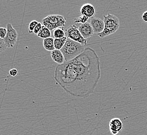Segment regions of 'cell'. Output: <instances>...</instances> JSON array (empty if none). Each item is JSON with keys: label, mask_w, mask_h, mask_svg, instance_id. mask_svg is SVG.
<instances>
[{"label": "cell", "mask_w": 147, "mask_h": 135, "mask_svg": "<svg viewBox=\"0 0 147 135\" xmlns=\"http://www.w3.org/2000/svg\"><path fill=\"white\" fill-rule=\"evenodd\" d=\"M105 29L101 33L98 34L101 38H104L111 34L115 33L119 30L120 25L119 19L116 16L108 14L107 16L104 15Z\"/></svg>", "instance_id": "3957f363"}, {"label": "cell", "mask_w": 147, "mask_h": 135, "mask_svg": "<svg viewBox=\"0 0 147 135\" xmlns=\"http://www.w3.org/2000/svg\"><path fill=\"white\" fill-rule=\"evenodd\" d=\"M43 25H45L50 31H54L59 28H64L66 25L65 17L59 15H50L42 19Z\"/></svg>", "instance_id": "277c9868"}, {"label": "cell", "mask_w": 147, "mask_h": 135, "mask_svg": "<svg viewBox=\"0 0 147 135\" xmlns=\"http://www.w3.org/2000/svg\"><path fill=\"white\" fill-rule=\"evenodd\" d=\"M7 33V29L3 27L0 28V38L2 39H4Z\"/></svg>", "instance_id": "ac0fdd59"}, {"label": "cell", "mask_w": 147, "mask_h": 135, "mask_svg": "<svg viewBox=\"0 0 147 135\" xmlns=\"http://www.w3.org/2000/svg\"><path fill=\"white\" fill-rule=\"evenodd\" d=\"M7 48L5 44V43L4 42V39H0V51L1 53H2L4 51L6 50V49Z\"/></svg>", "instance_id": "d6986e66"}, {"label": "cell", "mask_w": 147, "mask_h": 135, "mask_svg": "<svg viewBox=\"0 0 147 135\" xmlns=\"http://www.w3.org/2000/svg\"><path fill=\"white\" fill-rule=\"evenodd\" d=\"M85 46L68 39L61 50L65 58V62H68L76 58L85 51Z\"/></svg>", "instance_id": "7a4b0ae2"}, {"label": "cell", "mask_w": 147, "mask_h": 135, "mask_svg": "<svg viewBox=\"0 0 147 135\" xmlns=\"http://www.w3.org/2000/svg\"><path fill=\"white\" fill-rule=\"evenodd\" d=\"M6 29L7 33L4 39L7 48H11L14 46L17 41L18 33L11 23H7Z\"/></svg>", "instance_id": "8992f818"}, {"label": "cell", "mask_w": 147, "mask_h": 135, "mask_svg": "<svg viewBox=\"0 0 147 135\" xmlns=\"http://www.w3.org/2000/svg\"><path fill=\"white\" fill-rule=\"evenodd\" d=\"M53 35L54 39H59L66 37V32L64 28H59L55 29L53 32Z\"/></svg>", "instance_id": "9a60e30c"}, {"label": "cell", "mask_w": 147, "mask_h": 135, "mask_svg": "<svg viewBox=\"0 0 147 135\" xmlns=\"http://www.w3.org/2000/svg\"><path fill=\"white\" fill-rule=\"evenodd\" d=\"M43 25H42L41 23H39L38 24L36 25V28H34V34L37 35V34L39 33L40 31L41 30L42 28Z\"/></svg>", "instance_id": "ffe728a7"}, {"label": "cell", "mask_w": 147, "mask_h": 135, "mask_svg": "<svg viewBox=\"0 0 147 135\" xmlns=\"http://www.w3.org/2000/svg\"><path fill=\"white\" fill-rule=\"evenodd\" d=\"M110 132L112 135H119L123 129V124L119 118H113L111 120L109 124Z\"/></svg>", "instance_id": "52a82bcc"}, {"label": "cell", "mask_w": 147, "mask_h": 135, "mask_svg": "<svg viewBox=\"0 0 147 135\" xmlns=\"http://www.w3.org/2000/svg\"><path fill=\"white\" fill-rule=\"evenodd\" d=\"M80 13L82 16H85L88 18H93L96 13L94 7L91 4L86 3L81 7Z\"/></svg>", "instance_id": "9c48e42d"}, {"label": "cell", "mask_w": 147, "mask_h": 135, "mask_svg": "<svg viewBox=\"0 0 147 135\" xmlns=\"http://www.w3.org/2000/svg\"><path fill=\"white\" fill-rule=\"evenodd\" d=\"M38 23H39L37 21L34 20L31 21L29 25L28 31L29 33H34V28H36V25L38 24Z\"/></svg>", "instance_id": "e0dca14e"}, {"label": "cell", "mask_w": 147, "mask_h": 135, "mask_svg": "<svg viewBox=\"0 0 147 135\" xmlns=\"http://www.w3.org/2000/svg\"><path fill=\"white\" fill-rule=\"evenodd\" d=\"M51 57L53 61L59 65H62L65 62V58L62 52L60 50L55 49L51 52Z\"/></svg>", "instance_id": "8fae6325"}, {"label": "cell", "mask_w": 147, "mask_h": 135, "mask_svg": "<svg viewBox=\"0 0 147 135\" xmlns=\"http://www.w3.org/2000/svg\"><path fill=\"white\" fill-rule=\"evenodd\" d=\"M67 37L66 36L62 39H54L55 49L61 51L65 45L66 41H67Z\"/></svg>", "instance_id": "5bb4252c"}, {"label": "cell", "mask_w": 147, "mask_h": 135, "mask_svg": "<svg viewBox=\"0 0 147 135\" xmlns=\"http://www.w3.org/2000/svg\"><path fill=\"white\" fill-rule=\"evenodd\" d=\"M78 30L82 37L85 39H87L92 37L94 34L93 29L90 23H89L82 24L78 27Z\"/></svg>", "instance_id": "30bf717a"}, {"label": "cell", "mask_w": 147, "mask_h": 135, "mask_svg": "<svg viewBox=\"0 0 147 135\" xmlns=\"http://www.w3.org/2000/svg\"><path fill=\"white\" fill-rule=\"evenodd\" d=\"M66 36L68 39L73 40L75 42L78 43L83 46H85L88 44L87 39H85L82 37L77 28L75 25L69 26L68 28L66 29Z\"/></svg>", "instance_id": "5b68a950"}, {"label": "cell", "mask_w": 147, "mask_h": 135, "mask_svg": "<svg viewBox=\"0 0 147 135\" xmlns=\"http://www.w3.org/2000/svg\"><path fill=\"white\" fill-rule=\"evenodd\" d=\"M101 78L100 58L90 47L76 58L55 69L54 80L74 97L86 98L95 90Z\"/></svg>", "instance_id": "6da1fadb"}, {"label": "cell", "mask_w": 147, "mask_h": 135, "mask_svg": "<svg viewBox=\"0 0 147 135\" xmlns=\"http://www.w3.org/2000/svg\"><path fill=\"white\" fill-rule=\"evenodd\" d=\"M37 36L40 38L43 39H47L49 37H51V31L45 25H43L42 28L40 31L39 33L37 34Z\"/></svg>", "instance_id": "4fadbf2b"}, {"label": "cell", "mask_w": 147, "mask_h": 135, "mask_svg": "<svg viewBox=\"0 0 147 135\" xmlns=\"http://www.w3.org/2000/svg\"><path fill=\"white\" fill-rule=\"evenodd\" d=\"M142 19L144 22L147 23V11H144L142 15Z\"/></svg>", "instance_id": "7402d4cb"}, {"label": "cell", "mask_w": 147, "mask_h": 135, "mask_svg": "<svg viewBox=\"0 0 147 135\" xmlns=\"http://www.w3.org/2000/svg\"><path fill=\"white\" fill-rule=\"evenodd\" d=\"M18 73H19L18 71L16 69H12L11 70H10L9 72V75L13 77L17 76L18 75Z\"/></svg>", "instance_id": "44dd1931"}, {"label": "cell", "mask_w": 147, "mask_h": 135, "mask_svg": "<svg viewBox=\"0 0 147 135\" xmlns=\"http://www.w3.org/2000/svg\"><path fill=\"white\" fill-rule=\"evenodd\" d=\"M89 18H88V17L82 15L81 16H80V17L74 20V23H77V24H78V23L84 24L86 23H88L87 21L89 20Z\"/></svg>", "instance_id": "2e32d148"}, {"label": "cell", "mask_w": 147, "mask_h": 135, "mask_svg": "<svg viewBox=\"0 0 147 135\" xmlns=\"http://www.w3.org/2000/svg\"><path fill=\"white\" fill-rule=\"evenodd\" d=\"M91 25L93 29L94 33H101L105 29V23L103 20L99 18H93L90 19Z\"/></svg>", "instance_id": "ba28073f"}, {"label": "cell", "mask_w": 147, "mask_h": 135, "mask_svg": "<svg viewBox=\"0 0 147 135\" xmlns=\"http://www.w3.org/2000/svg\"><path fill=\"white\" fill-rule=\"evenodd\" d=\"M43 46L45 50L52 51L55 49L54 47V39L53 37H49L43 39Z\"/></svg>", "instance_id": "7c38bea8"}]
</instances>
